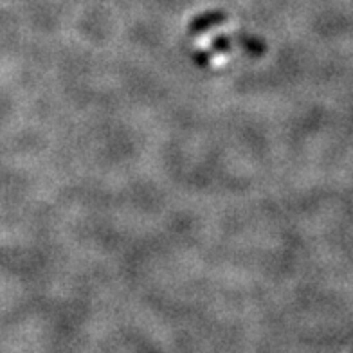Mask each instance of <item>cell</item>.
I'll return each mask as SVG.
<instances>
[]
</instances>
